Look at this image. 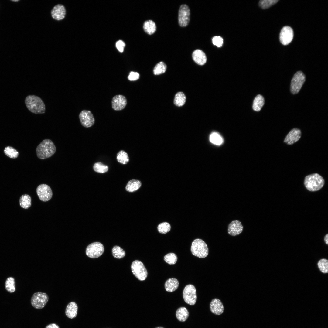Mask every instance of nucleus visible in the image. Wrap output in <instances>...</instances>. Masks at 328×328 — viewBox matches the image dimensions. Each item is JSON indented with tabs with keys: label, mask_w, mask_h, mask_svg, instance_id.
<instances>
[{
	"label": "nucleus",
	"mask_w": 328,
	"mask_h": 328,
	"mask_svg": "<svg viewBox=\"0 0 328 328\" xmlns=\"http://www.w3.org/2000/svg\"><path fill=\"white\" fill-rule=\"evenodd\" d=\"M56 148L53 141L49 139L43 140L37 146L36 149L37 157L41 159H45L53 155L56 152Z\"/></svg>",
	"instance_id": "f257e3e1"
},
{
	"label": "nucleus",
	"mask_w": 328,
	"mask_h": 328,
	"mask_svg": "<svg viewBox=\"0 0 328 328\" xmlns=\"http://www.w3.org/2000/svg\"><path fill=\"white\" fill-rule=\"evenodd\" d=\"M25 103L28 109L35 114H43L46 111L45 104L42 99L35 95H29L25 98Z\"/></svg>",
	"instance_id": "f03ea898"
},
{
	"label": "nucleus",
	"mask_w": 328,
	"mask_h": 328,
	"mask_svg": "<svg viewBox=\"0 0 328 328\" xmlns=\"http://www.w3.org/2000/svg\"><path fill=\"white\" fill-rule=\"evenodd\" d=\"M324 183L323 177L317 173L306 176L304 181L305 187L310 191H316L320 190L323 186Z\"/></svg>",
	"instance_id": "7ed1b4c3"
},
{
	"label": "nucleus",
	"mask_w": 328,
	"mask_h": 328,
	"mask_svg": "<svg viewBox=\"0 0 328 328\" xmlns=\"http://www.w3.org/2000/svg\"><path fill=\"white\" fill-rule=\"evenodd\" d=\"M191 251L195 256L199 258H205L209 253L208 247L206 243L202 240L197 238L192 242Z\"/></svg>",
	"instance_id": "20e7f679"
},
{
	"label": "nucleus",
	"mask_w": 328,
	"mask_h": 328,
	"mask_svg": "<svg viewBox=\"0 0 328 328\" xmlns=\"http://www.w3.org/2000/svg\"><path fill=\"white\" fill-rule=\"evenodd\" d=\"M49 299V296L46 293L40 292H37L32 296L30 300L31 303L35 308L41 309L45 306Z\"/></svg>",
	"instance_id": "39448f33"
},
{
	"label": "nucleus",
	"mask_w": 328,
	"mask_h": 328,
	"mask_svg": "<svg viewBox=\"0 0 328 328\" xmlns=\"http://www.w3.org/2000/svg\"><path fill=\"white\" fill-rule=\"evenodd\" d=\"M131 269L133 275L140 281H144L148 275L147 271L143 263L140 261L136 260L131 265Z\"/></svg>",
	"instance_id": "423d86ee"
},
{
	"label": "nucleus",
	"mask_w": 328,
	"mask_h": 328,
	"mask_svg": "<svg viewBox=\"0 0 328 328\" xmlns=\"http://www.w3.org/2000/svg\"><path fill=\"white\" fill-rule=\"evenodd\" d=\"M104 247L101 243L96 242L88 245L86 249V254L89 258H95L101 256L104 253Z\"/></svg>",
	"instance_id": "0eeeda50"
},
{
	"label": "nucleus",
	"mask_w": 328,
	"mask_h": 328,
	"mask_svg": "<svg viewBox=\"0 0 328 328\" xmlns=\"http://www.w3.org/2000/svg\"><path fill=\"white\" fill-rule=\"evenodd\" d=\"M305 80V76L302 72L298 71L296 73L291 80L290 86L291 93L293 94L298 93Z\"/></svg>",
	"instance_id": "6e6552de"
},
{
	"label": "nucleus",
	"mask_w": 328,
	"mask_h": 328,
	"mask_svg": "<svg viewBox=\"0 0 328 328\" xmlns=\"http://www.w3.org/2000/svg\"><path fill=\"white\" fill-rule=\"evenodd\" d=\"M183 297L185 302L190 305H194L197 300L196 289L192 284H188L184 288L183 292Z\"/></svg>",
	"instance_id": "1a4fd4ad"
},
{
	"label": "nucleus",
	"mask_w": 328,
	"mask_h": 328,
	"mask_svg": "<svg viewBox=\"0 0 328 328\" xmlns=\"http://www.w3.org/2000/svg\"><path fill=\"white\" fill-rule=\"evenodd\" d=\"M190 10L189 7L185 4L181 5L178 12V20L179 25L181 27L187 26L190 20Z\"/></svg>",
	"instance_id": "9d476101"
},
{
	"label": "nucleus",
	"mask_w": 328,
	"mask_h": 328,
	"mask_svg": "<svg viewBox=\"0 0 328 328\" xmlns=\"http://www.w3.org/2000/svg\"><path fill=\"white\" fill-rule=\"evenodd\" d=\"M36 191L39 199L43 202L49 200L53 196V192L50 187L46 184L39 185L36 188Z\"/></svg>",
	"instance_id": "9b49d317"
},
{
	"label": "nucleus",
	"mask_w": 328,
	"mask_h": 328,
	"mask_svg": "<svg viewBox=\"0 0 328 328\" xmlns=\"http://www.w3.org/2000/svg\"><path fill=\"white\" fill-rule=\"evenodd\" d=\"M79 117L81 125L84 127H91L94 123V116L90 111L83 110L79 114Z\"/></svg>",
	"instance_id": "f8f14e48"
},
{
	"label": "nucleus",
	"mask_w": 328,
	"mask_h": 328,
	"mask_svg": "<svg viewBox=\"0 0 328 328\" xmlns=\"http://www.w3.org/2000/svg\"><path fill=\"white\" fill-rule=\"evenodd\" d=\"M293 37V32L292 29L289 26H285L282 29L279 35L281 43L285 45L290 43Z\"/></svg>",
	"instance_id": "ddd939ff"
},
{
	"label": "nucleus",
	"mask_w": 328,
	"mask_h": 328,
	"mask_svg": "<svg viewBox=\"0 0 328 328\" xmlns=\"http://www.w3.org/2000/svg\"><path fill=\"white\" fill-rule=\"evenodd\" d=\"M127 104V99L125 96L119 94L114 96L111 100L112 108L115 111H121L123 109Z\"/></svg>",
	"instance_id": "4468645a"
},
{
	"label": "nucleus",
	"mask_w": 328,
	"mask_h": 328,
	"mask_svg": "<svg viewBox=\"0 0 328 328\" xmlns=\"http://www.w3.org/2000/svg\"><path fill=\"white\" fill-rule=\"evenodd\" d=\"M52 18L55 20L60 21L63 19L66 15V10L65 6L62 4L55 5L51 12Z\"/></svg>",
	"instance_id": "2eb2a0df"
},
{
	"label": "nucleus",
	"mask_w": 328,
	"mask_h": 328,
	"mask_svg": "<svg viewBox=\"0 0 328 328\" xmlns=\"http://www.w3.org/2000/svg\"><path fill=\"white\" fill-rule=\"evenodd\" d=\"M301 135V130L297 128L292 129L285 137L284 142L289 145H291L298 141Z\"/></svg>",
	"instance_id": "dca6fc26"
},
{
	"label": "nucleus",
	"mask_w": 328,
	"mask_h": 328,
	"mask_svg": "<svg viewBox=\"0 0 328 328\" xmlns=\"http://www.w3.org/2000/svg\"><path fill=\"white\" fill-rule=\"evenodd\" d=\"M243 229V227L241 222L235 220L229 224L228 232L229 235L234 236L240 234L242 232Z\"/></svg>",
	"instance_id": "f3484780"
},
{
	"label": "nucleus",
	"mask_w": 328,
	"mask_h": 328,
	"mask_svg": "<svg viewBox=\"0 0 328 328\" xmlns=\"http://www.w3.org/2000/svg\"><path fill=\"white\" fill-rule=\"evenodd\" d=\"M210 307L211 312L216 315H220L224 312V309L223 303L218 299L215 298L212 300Z\"/></svg>",
	"instance_id": "a211bd4d"
},
{
	"label": "nucleus",
	"mask_w": 328,
	"mask_h": 328,
	"mask_svg": "<svg viewBox=\"0 0 328 328\" xmlns=\"http://www.w3.org/2000/svg\"><path fill=\"white\" fill-rule=\"evenodd\" d=\"M78 309V307L76 303L73 301L70 302L66 306L65 314L69 318H74L77 316Z\"/></svg>",
	"instance_id": "6ab92c4d"
},
{
	"label": "nucleus",
	"mask_w": 328,
	"mask_h": 328,
	"mask_svg": "<svg viewBox=\"0 0 328 328\" xmlns=\"http://www.w3.org/2000/svg\"><path fill=\"white\" fill-rule=\"evenodd\" d=\"M192 56L194 61L198 65H203L206 62V55L204 53L200 50H194Z\"/></svg>",
	"instance_id": "aec40b11"
},
{
	"label": "nucleus",
	"mask_w": 328,
	"mask_h": 328,
	"mask_svg": "<svg viewBox=\"0 0 328 328\" xmlns=\"http://www.w3.org/2000/svg\"><path fill=\"white\" fill-rule=\"evenodd\" d=\"M179 282L176 279L171 278L168 279L165 282V288L166 290L169 292L175 291L178 288Z\"/></svg>",
	"instance_id": "412c9836"
},
{
	"label": "nucleus",
	"mask_w": 328,
	"mask_h": 328,
	"mask_svg": "<svg viewBox=\"0 0 328 328\" xmlns=\"http://www.w3.org/2000/svg\"><path fill=\"white\" fill-rule=\"evenodd\" d=\"M142 183L138 180L132 179L129 180L125 187L126 191L129 192H133L138 190L141 187Z\"/></svg>",
	"instance_id": "4be33fe9"
},
{
	"label": "nucleus",
	"mask_w": 328,
	"mask_h": 328,
	"mask_svg": "<svg viewBox=\"0 0 328 328\" xmlns=\"http://www.w3.org/2000/svg\"><path fill=\"white\" fill-rule=\"evenodd\" d=\"M177 319L180 322H184L187 319L189 313L187 309L184 307L179 308L176 313Z\"/></svg>",
	"instance_id": "5701e85b"
},
{
	"label": "nucleus",
	"mask_w": 328,
	"mask_h": 328,
	"mask_svg": "<svg viewBox=\"0 0 328 328\" xmlns=\"http://www.w3.org/2000/svg\"><path fill=\"white\" fill-rule=\"evenodd\" d=\"M143 28L144 31L149 35L153 34L156 30V24L151 20L145 21L143 24Z\"/></svg>",
	"instance_id": "b1692460"
},
{
	"label": "nucleus",
	"mask_w": 328,
	"mask_h": 328,
	"mask_svg": "<svg viewBox=\"0 0 328 328\" xmlns=\"http://www.w3.org/2000/svg\"><path fill=\"white\" fill-rule=\"evenodd\" d=\"M19 203L21 207L25 209L29 208L31 205V198L30 196L27 194H23L20 197Z\"/></svg>",
	"instance_id": "393cba45"
},
{
	"label": "nucleus",
	"mask_w": 328,
	"mask_h": 328,
	"mask_svg": "<svg viewBox=\"0 0 328 328\" xmlns=\"http://www.w3.org/2000/svg\"><path fill=\"white\" fill-rule=\"evenodd\" d=\"M265 103L264 99L261 95H257L254 99L253 108L256 111H258L261 109Z\"/></svg>",
	"instance_id": "a878e982"
},
{
	"label": "nucleus",
	"mask_w": 328,
	"mask_h": 328,
	"mask_svg": "<svg viewBox=\"0 0 328 328\" xmlns=\"http://www.w3.org/2000/svg\"><path fill=\"white\" fill-rule=\"evenodd\" d=\"M116 159L118 162L123 165L127 164L129 160L127 153L123 150H120L118 152Z\"/></svg>",
	"instance_id": "bb28decb"
},
{
	"label": "nucleus",
	"mask_w": 328,
	"mask_h": 328,
	"mask_svg": "<svg viewBox=\"0 0 328 328\" xmlns=\"http://www.w3.org/2000/svg\"><path fill=\"white\" fill-rule=\"evenodd\" d=\"M186 99V97L183 92H178L176 94L174 100V104L177 106H182L185 104Z\"/></svg>",
	"instance_id": "cd10ccee"
},
{
	"label": "nucleus",
	"mask_w": 328,
	"mask_h": 328,
	"mask_svg": "<svg viewBox=\"0 0 328 328\" xmlns=\"http://www.w3.org/2000/svg\"><path fill=\"white\" fill-rule=\"evenodd\" d=\"M112 253L113 257L117 259L122 258L125 255V251L119 246H114L112 249Z\"/></svg>",
	"instance_id": "c85d7f7f"
},
{
	"label": "nucleus",
	"mask_w": 328,
	"mask_h": 328,
	"mask_svg": "<svg viewBox=\"0 0 328 328\" xmlns=\"http://www.w3.org/2000/svg\"><path fill=\"white\" fill-rule=\"evenodd\" d=\"M210 140L212 143L218 145H221L223 142V138L220 135L215 132L211 134L210 136Z\"/></svg>",
	"instance_id": "c756f323"
},
{
	"label": "nucleus",
	"mask_w": 328,
	"mask_h": 328,
	"mask_svg": "<svg viewBox=\"0 0 328 328\" xmlns=\"http://www.w3.org/2000/svg\"><path fill=\"white\" fill-rule=\"evenodd\" d=\"M5 287L6 290L10 293H12L15 291V281L13 278L9 277L7 278L5 283Z\"/></svg>",
	"instance_id": "7c9ffc66"
},
{
	"label": "nucleus",
	"mask_w": 328,
	"mask_h": 328,
	"mask_svg": "<svg viewBox=\"0 0 328 328\" xmlns=\"http://www.w3.org/2000/svg\"><path fill=\"white\" fill-rule=\"evenodd\" d=\"M167 66L163 62L158 63L155 67L153 70L154 74L155 75H159L164 73L166 69Z\"/></svg>",
	"instance_id": "2f4dec72"
},
{
	"label": "nucleus",
	"mask_w": 328,
	"mask_h": 328,
	"mask_svg": "<svg viewBox=\"0 0 328 328\" xmlns=\"http://www.w3.org/2000/svg\"><path fill=\"white\" fill-rule=\"evenodd\" d=\"M4 152L8 157L13 159L17 158L19 155L18 151L13 147L8 146L4 149Z\"/></svg>",
	"instance_id": "473e14b6"
},
{
	"label": "nucleus",
	"mask_w": 328,
	"mask_h": 328,
	"mask_svg": "<svg viewBox=\"0 0 328 328\" xmlns=\"http://www.w3.org/2000/svg\"><path fill=\"white\" fill-rule=\"evenodd\" d=\"M94 171L99 173H104L107 172L108 169V166L100 162L95 163L93 166Z\"/></svg>",
	"instance_id": "72a5a7b5"
},
{
	"label": "nucleus",
	"mask_w": 328,
	"mask_h": 328,
	"mask_svg": "<svg viewBox=\"0 0 328 328\" xmlns=\"http://www.w3.org/2000/svg\"><path fill=\"white\" fill-rule=\"evenodd\" d=\"M171 228L170 224L166 222L160 223L157 226L158 232L161 234H165L169 232Z\"/></svg>",
	"instance_id": "f704fd0d"
},
{
	"label": "nucleus",
	"mask_w": 328,
	"mask_h": 328,
	"mask_svg": "<svg viewBox=\"0 0 328 328\" xmlns=\"http://www.w3.org/2000/svg\"><path fill=\"white\" fill-rule=\"evenodd\" d=\"M177 257L176 255L173 253H169L166 255L164 257V260L167 263L170 265H174L176 263L177 260Z\"/></svg>",
	"instance_id": "c9c22d12"
},
{
	"label": "nucleus",
	"mask_w": 328,
	"mask_h": 328,
	"mask_svg": "<svg viewBox=\"0 0 328 328\" xmlns=\"http://www.w3.org/2000/svg\"><path fill=\"white\" fill-rule=\"evenodd\" d=\"M278 0H261L259 2V6L263 9H268L276 4Z\"/></svg>",
	"instance_id": "e433bc0d"
},
{
	"label": "nucleus",
	"mask_w": 328,
	"mask_h": 328,
	"mask_svg": "<svg viewBox=\"0 0 328 328\" xmlns=\"http://www.w3.org/2000/svg\"><path fill=\"white\" fill-rule=\"evenodd\" d=\"M318 268L320 271L324 273L328 272V262L327 260L322 259L320 260L318 263Z\"/></svg>",
	"instance_id": "4c0bfd02"
},
{
	"label": "nucleus",
	"mask_w": 328,
	"mask_h": 328,
	"mask_svg": "<svg viewBox=\"0 0 328 328\" xmlns=\"http://www.w3.org/2000/svg\"><path fill=\"white\" fill-rule=\"evenodd\" d=\"M212 43L214 45L220 47L223 44V39L220 36H215L212 39Z\"/></svg>",
	"instance_id": "58836bf2"
},
{
	"label": "nucleus",
	"mask_w": 328,
	"mask_h": 328,
	"mask_svg": "<svg viewBox=\"0 0 328 328\" xmlns=\"http://www.w3.org/2000/svg\"><path fill=\"white\" fill-rule=\"evenodd\" d=\"M139 74L137 72L131 71L128 77V80L130 81H135L139 78Z\"/></svg>",
	"instance_id": "ea45409f"
},
{
	"label": "nucleus",
	"mask_w": 328,
	"mask_h": 328,
	"mask_svg": "<svg viewBox=\"0 0 328 328\" xmlns=\"http://www.w3.org/2000/svg\"><path fill=\"white\" fill-rule=\"evenodd\" d=\"M125 46V43L121 40L118 41L116 43V47L118 51L120 52H122L123 51Z\"/></svg>",
	"instance_id": "a19ab883"
},
{
	"label": "nucleus",
	"mask_w": 328,
	"mask_h": 328,
	"mask_svg": "<svg viewBox=\"0 0 328 328\" xmlns=\"http://www.w3.org/2000/svg\"><path fill=\"white\" fill-rule=\"evenodd\" d=\"M45 328H60V327L57 324L52 323L47 325Z\"/></svg>",
	"instance_id": "79ce46f5"
},
{
	"label": "nucleus",
	"mask_w": 328,
	"mask_h": 328,
	"mask_svg": "<svg viewBox=\"0 0 328 328\" xmlns=\"http://www.w3.org/2000/svg\"><path fill=\"white\" fill-rule=\"evenodd\" d=\"M324 240L326 243L328 244V234H327L324 237Z\"/></svg>",
	"instance_id": "37998d69"
},
{
	"label": "nucleus",
	"mask_w": 328,
	"mask_h": 328,
	"mask_svg": "<svg viewBox=\"0 0 328 328\" xmlns=\"http://www.w3.org/2000/svg\"><path fill=\"white\" fill-rule=\"evenodd\" d=\"M11 1H13V2H18V1H19V0H11Z\"/></svg>",
	"instance_id": "c03bdc74"
},
{
	"label": "nucleus",
	"mask_w": 328,
	"mask_h": 328,
	"mask_svg": "<svg viewBox=\"0 0 328 328\" xmlns=\"http://www.w3.org/2000/svg\"><path fill=\"white\" fill-rule=\"evenodd\" d=\"M155 328H163V327H156Z\"/></svg>",
	"instance_id": "a18cd8bd"
}]
</instances>
